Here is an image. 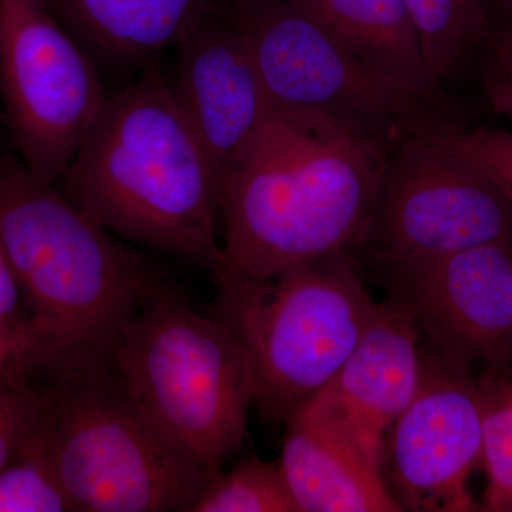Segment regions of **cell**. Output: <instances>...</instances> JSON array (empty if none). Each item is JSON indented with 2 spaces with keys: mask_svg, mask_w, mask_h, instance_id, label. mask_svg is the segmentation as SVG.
I'll return each instance as SVG.
<instances>
[{
  "mask_svg": "<svg viewBox=\"0 0 512 512\" xmlns=\"http://www.w3.org/2000/svg\"><path fill=\"white\" fill-rule=\"evenodd\" d=\"M377 272L390 298L413 312L440 353L495 375L511 365V245L464 249Z\"/></svg>",
  "mask_w": 512,
  "mask_h": 512,
  "instance_id": "cell-11",
  "label": "cell"
},
{
  "mask_svg": "<svg viewBox=\"0 0 512 512\" xmlns=\"http://www.w3.org/2000/svg\"><path fill=\"white\" fill-rule=\"evenodd\" d=\"M431 72L444 83L485 40L494 36L485 0H403Z\"/></svg>",
  "mask_w": 512,
  "mask_h": 512,
  "instance_id": "cell-17",
  "label": "cell"
},
{
  "mask_svg": "<svg viewBox=\"0 0 512 512\" xmlns=\"http://www.w3.org/2000/svg\"><path fill=\"white\" fill-rule=\"evenodd\" d=\"M421 340L413 312L389 296L379 303L352 355L326 386L357 446L380 471L387 434L419 389Z\"/></svg>",
  "mask_w": 512,
  "mask_h": 512,
  "instance_id": "cell-13",
  "label": "cell"
},
{
  "mask_svg": "<svg viewBox=\"0 0 512 512\" xmlns=\"http://www.w3.org/2000/svg\"><path fill=\"white\" fill-rule=\"evenodd\" d=\"M217 316L247 352L254 404L279 423L326 386L345 365L379 303L367 291L356 252L323 256L269 278L212 269Z\"/></svg>",
  "mask_w": 512,
  "mask_h": 512,
  "instance_id": "cell-5",
  "label": "cell"
},
{
  "mask_svg": "<svg viewBox=\"0 0 512 512\" xmlns=\"http://www.w3.org/2000/svg\"><path fill=\"white\" fill-rule=\"evenodd\" d=\"M0 512H76L37 427L18 456L0 470Z\"/></svg>",
  "mask_w": 512,
  "mask_h": 512,
  "instance_id": "cell-19",
  "label": "cell"
},
{
  "mask_svg": "<svg viewBox=\"0 0 512 512\" xmlns=\"http://www.w3.org/2000/svg\"><path fill=\"white\" fill-rule=\"evenodd\" d=\"M55 185L117 238L210 271L224 261L217 178L158 64L109 94Z\"/></svg>",
  "mask_w": 512,
  "mask_h": 512,
  "instance_id": "cell-2",
  "label": "cell"
},
{
  "mask_svg": "<svg viewBox=\"0 0 512 512\" xmlns=\"http://www.w3.org/2000/svg\"><path fill=\"white\" fill-rule=\"evenodd\" d=\"M485 89L493 109L512 120V30L495 42Z\"/></svg>",
  "mask_w": 512,
  "mask_h": 512,
  "instance_id": "cell-24",
  "label": "cell"
},
{
  "mask_svg": "<svg viewBox=\"0 0 512 512\" xmlns=\"http://www.w3.org/2000/svg\"><path fill=\"white\" fill-rule=\"evenodd\" d=\"M278 461L301 512H402L382 471L363 454L328 389L286 420Z\"/></svg>",
  "mask_w": 512,
  "mask_h": 512,
  "instance_id": "cell-14",
  "label": "cell"
},
{
  "mask_svg": "<svg viewBox=\"0 0 512 512\" xmlns=\"http://www.w3.org/2000/svg\"><path fill=\"white\" fill-rule=\"evenodd\" d=\"M377 73L400 86L443 99L403 0H293Z\"/></svg>",
  "mask_w": 512,
  "mask_h": 512,
  "instance_id": "cell-16",
  "label": "cell"
},
{
  "mask_svg": "<svg viewBox=\"0 0 512 512\" xmlns=\"http://www.w3.org/2000/svg\"><path fill=\"white\" fill-rule=\"evenodd\" d=\"M192 512H301L279 463L251 457L214 474Z\"/></svg>",
  "mask_w": 512,
  "mask_h": 512,
  "instance_id": "cell-18",
  "label": "cell"
},
{
  "mask_svg": "<svg viewBox=\"0 0 512 512\" xmlns=\"http://www.w3.org/2000/svg\"><path fill=\"white\" fill-rule=\"evenodd\" d=\"M109 99L46 0H0V100L16 157L56 184Z\"/></svg>",
  "mask_w": 512,
  "mask_h": 512,
  "instance_id": "cell-9",
  "label": "cell"
},
{
  "mask_svg": "<svg viewBox=\"0 0 512 512\" xmlns=\"http://www.w3.org/2000/svg\"><path fill=\"white\" fill-rule=\"evenodd\" d=\"M113 366L141 416L211 476L244 443L254 404L247 352L220 316L194 311L163 279L121 333Z\"/></svg>",
  "mask_w": 512,
  "mask_h": 512,
  "instance_id": "cell-4",
  "label": "cell"
},
{
  "mask_svg": "<svg viewBox=\"0 0 512 512\" xmlns=\"http://www.w3.org/2000/svg\"><path fill=\"white\" fill-rule=\"evenodd\" d=\"M0 328L8 333L25 359L28 370V320L15 269L0 237ZM30 377V375H29Z\"/></svg>",
  "mask_w": 512,
  "mask_h": 512,
  "instance_id": "cell-23",
  "label": "cell"
},
{
  "mask_svg": "<svg viewBox=\"0 0 512 512\" xmlns=\"http://www.w3.org/2000/svg\"><path fill=\"white\" fill-rule=\"evenodd\" d=\"M231 16L276 109L319 113L390 147L454 120L443 99L377 73L293 0H242Z\"/></svg>",
  "mask_w": 512,
  "mask_h": 512,
  "instance_id": "cell-7",
  "label": "cell"
},
{
  "mask_svg": "<svg viewBox=\"0 0 512 512\" xmlns=\"http://www.w3.org/2000/svg\"><path fill=\"white\" fill-rule=\"evenodd\" d=\"M483 403V457L487 491L481 511L512 512V396L508 379L485 373L478 380Z\"/></svg>",
  "mask_w": 512,
  "mask_h": 512,
  "instance_id": "cell-20",
  "label": "cell"
},
{
  "mask_svg": "<svg viewBox=\"0 0 512 512\" xmlns=\"http://www.w3.org/2000/svg\"><path fill=\"white\" fill-rule=\"evenodd\" d=\"M421 348L419 389L384 441V483L403 511H480L468 490L483 457L478 382L470 367Z\"/></svg>",
  "mask_w": 512,
  "mask_h": 512,
  "instance_id": "cell-10",
  "label": "cell"
},
{
  "mask_svg": "<svg viewBox=\"0 0 512 512\" xmlns=\"http://www.w3.org/2000/svg\"><path fill=\"white\" fill-rule=\"evenodd\" d=\"M0 237L25 303L30 379L113 362L156 269L16 154L0 156Z\"/></svg>",
  "mask_w": 512,
  "mask_h": 512,
  "instance_id": "cell-3",
  "label": "cell"
},
{
  "mask_svg": "<svg viewBox=\"0 0 512 512\" xmlns=\"http://www.w3.org/2000/svg\"><path fill=\"white\" fill-rule=\"evenodd\" d=\"M508 386H510V392H511V396H512V377L510 380H508Z\"/></svg>",
  "mask_w": 512,
  "mask_h": 512,
  "instance_id": "cell-27",
  "label": "cell"
},
{
  "mask_svg": "<svg viewBox=\"0 0 512 512\" xmlns=\"http://www.w3.org/2000/svg\"><path fill=\"white\" fill-rule=\"evenodd\" d=\"M512 244V201L476 165L429 134L403 138L384 161L357 252L372 268Z\"/></svg>",
  "mask_w": 512,
  "mask_h": 512,
  "instance_id": "cell-8",
  "label": "cell"
},
{
  "mask_svg": "<svg viewBox=\"0 0 512 512\" xmlns=\"http://www.w3.org/2000/svg\"><path fill=\"white\" fill-rule=\"evenodd\" d=\"M33 380L37 429L76 512H192L211 474L141 416L113 362Z\"/></svg>",
  "mask_w": 512,
  "mask_h": 512,
  "instance_id": "cell-6",
  "label": "cell"
},
{
  "mask_svg": "<svg viewBox=\"0 0 512 512\" xmlns=\"http://www.w3.org/2000/svg\"><path fill=\"white\" fill-rule=\"evenodd\" d=\"M390 148L322 114L276 109L222 177L221 264L262 279L357 254Z\"/></svg>",
  "mask_w": 512,
  "mask_h": 512,
  "instance_id": "cell-1",
  "label": "cell"
},
{
  "mask_svg": "<svg viewBox=\"0 0 512 512\" xmlns=\"http://www.w3.org/2000/svg\"><path fill=\"white\" fill-rule=\"evenodd\" d=\"M168 82L215 178L222 177L275 113L247 42L234 19L218 9L174 46Z\"/></svg>",
  "mask_w": 512,
  "mask_h": 512,
  "instance_id": "cell-12",
  "label": "cell"
},
{
  "mask_svg": "<svg viewBox=\"0 0 512 512\" xmlns=\"http://www.w3.org/2000/svg\"><path fill=\"white\" fill-rule=\"evenodd\" d=\"M429 136L476 165L512 201V133L487 127H464L456 120L431 128Z\"/></svg>",
  "mask_w": 512,
  "mask_h": 512,
  "instance_id": "cell-21",
  "label": "cell"
},
{
  "mask_svg": "<svg viewBox=\"0 0 512 512\" xmlns=\"http://www.w3.org/2000/svg\"><path fill=\"white\" fill-rule=\"evenodd\" d=\"M0 373L32 380L26 370L22 352L2 328H0Z\"/></svg>",
  "mask_w": 512,
  "mask_h": 512,
  "instance_id": "cell-25",
  "label": "cell"
},
{
  "mask_svg": "<svg viewBox=\"0 0 512 512\" xmlns=\"http://www.w3.org/2000/svg\"><path fill=\"white\" fill-rule=\"evenodd\" d=\"M493 3L498 13L512 19V0H493Z\"/></svg>",
  "mask_w": 512,
  "mask_h": 512,
  "instance_id": "cell-26",
  "label": "cell"
},
{
  "mask_svg": "<svg viewBox=\"0 0 512 512\" xmlns=\"http://www.w3.org/2000/svg\"><path fill=\"white\" fill-rule=\"evenodd\" d=\"M40 417V390L35 380L0 373V470L35 433Z\"/></svg>",
  "mask_w": 512,
  "mask_h": 512,
  "instance_id": "cell-22",
  "label": "cell"
},
{
  "mask_svg": "<svg viewBox=\"0 0 512 512\" xmlns=\"http://www.w3.org/2000/svg\"><path fill=\"white\" fill-rule=\"evenodd\" d=\"M60 23L94 62L143 66L177 45L214 0H46Z\"/></svg>",
  "mask_w": 512,
  "mask_h": 512,
  "instance_id": "cell-15",
  "label": "cell"
},
{
  "mask_svg": "<svg viewBox=\"0 0 512 512\" xmlns=\"http://www.w3.org/2000/svg\"><path fill=\"white\" fill-rule=\"evenodd\" d=\"M242 2V0H232V3Z\"/></svg>",
  "mask_w": 512,
  "mask_h": 512,
  "instance_id": "cell-28",
  "label": "cell"
}]
</instances>
